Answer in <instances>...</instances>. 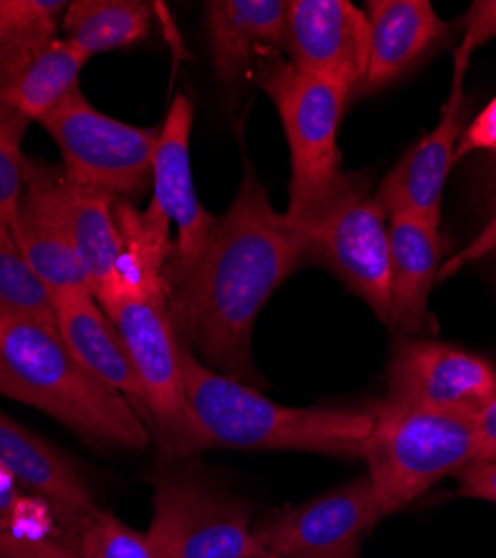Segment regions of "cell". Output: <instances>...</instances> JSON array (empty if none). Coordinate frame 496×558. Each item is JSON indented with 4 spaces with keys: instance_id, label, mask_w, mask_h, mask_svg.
Returning <instances> with one entry per match:
<instances>
[{
    "instance_id": "obj_1",
    "label": "cell",
    "mask_w": 496,
    "mask_h": 558,
    "mask_svg": "<svg viewBox=\"0 0 496 558\" xmlns=\"http://www.w3.org/2000/svg\"><path fill=\"white\" fill-rule=\"evenodd\" d=\"M306 262V242L251 166L231 208L215 217L199 255L166 268L172 327L191 353L217 374L259 383L251 357L255 319L264 304Z\"/></svg>"
},
{
    "instance_id": "obj_2",
    "label": "cell",
    "mask_w": 496,
    "mask_h": 558,
    "mask_svg": "<svg viewBox=\"0 0 496 558\" xmlns=\"http://www.w3.org/2000/svg\"><path fill=\"white\" fill-rule=\"evenodd\" d=\"M184 387L208 447L365 458L370 409L287 407L202 364L182 342Z\"/></svg>"
},
{
    "instance_id": "obj_3",
    "label": "cell",
    "mask_w": 496,
    "mask_h": 558,
    "mask_svg": "<svg viewBox=\"0 0 496 558\" xmlns=\"http://www.w3.org/2000/svg\"><path fill=\"white\" fill-rule=\"evenodd\" d=\"M0 393L52 415L81 438L114 449L150 445L146 421L76 362L61 333L0 313Z\"/></svg>"
},
{
    "instance_id": "obj_4",
    "label": "cell",
    "mask_w": 496,
    "mask_h": 558,
    "mask_svg": "<svg viewBox=\"0 0 496 558\" xmlns=\"http://www.w3.org/2000/svg\"><path fill=\"white\" fill-rule=\"evenodd\" d=\"M365 460L380 514L414 502L443 478L459 474L476 456V423L470 415L378 402Z\"/></svg>"
},
{
    "instance_id": "obj_5",
    "label": "cell",
    "mask_w": 496,
    "mask_h": 558,
    "mask_svg": "<svg viewBox=\"0 0 496 558\" xmlns=\"http://www.w3.org/2000/svg\"><path fill=\"white\" fill-rule=\"evenodd\" d=\"M253 81L274 101L285 125L291 150L285 217L300 223L320 206L342 174L338 130L351 95L338 83L309 74L280 57L259 63Z\"/></svg>"
},
{
    "instance_id": "obj_6",
    "label": "cell",
    "mask_w": 496,
    "mask_h": 558,
    "mask_svg": "<svg viewBox=\"0 0 496 558\" xmlns=\"http://www.w3.org/2000/svg\"><path fill=\"white\" fill-rule=\"evenodd\" d=\"M293 226L304 235L306 262L331 270L389 324V226L367 177L342 172L320 206Z\"/></svg>"
},
{
    "instance_id": "obj_7",
    "label": "cell",
    "mask_w": 496,
    "mask_h": 558,
    "mask_svg": "<svg viewBox=\"0 0 496 558\" xmlns=\"http://www.w3.org/2000/svg\"><path fill=\"white\" fill-rule=\"evenodd\" d=\"M108 317L128 349L146 396V421L164 462H193L208 449L191 411L179 340L166 295L123 298Z\"/></svg>"
},
{
    "instance_id": "obj_8",
    "label": "cell",
    "mask_w": 496,
    "mask_h": 558,
    "mask_svg": "<svg viewBox=\"0 0 496 558\" xmlns=\"http://www.w3.org/2000/svg\"><path fill=\"white\" fill-rule=\"evenodd\" d=\"M148 536L166 558H266L251 507L191 462H164L153 478Z\"/></svg>"
},
{
    "instance_id": "obj_9",
    "label": "cell",
    "mask_w": 496,
    "mask_h": 558,
    "mask_svg": "<svg viewBox=\"0 0 496 558\" xmlns=\"http://www.w3.org/2000/svg\"><path fill=\"white\" fill-rule=\"evenodd\" d=\"M38 123L55 138L74 183L128 202L153 189L159 128H137L104 114L81 87Z\"/></svg>"
},
{
    "instance_id": "obj_10",
    "label": "cell",
    "mask_w": 496,
    "mask_h": 558,
    "mask_svg": "<svg viewBox=\"0 0 496 558\" xmlns=\"http://www.w3.org/2000/svg\"><path fill=\"white\" fill-rule=\"evenodd\" d=\"M383 519L367 476L253 525L266 558H358L363 538Z\"/></svg>"
},
{
    "instance_id": "obj_11",
    "label": "cell",
    "mask_w": 496,
    "mask_h": 558,
    "mask_svg": "<svg viewBox=\"0 0 496 558\" xmlns=\"http://www.w3.org/2000/svg\"><path fill=\"white\" fill-rule=\"evenodd\" d=\"M496 396V364L432 340H404L389 364L385 402L476 417Z\"/></svg>"
},
{
    "instance_id": "obj_12",
    "label": "cell",
    "mask_w": 496,
    "mask_h": 558,
    "mask_svg": "<svg viewBox=\"0 0 496 558\" xmlns=\"http://www.w3.org/2000/svg\"><path fill=\"white\" fill-rule=\"evenodd\" d=\"M25 189L36 193L55 213L85 270L89 291L106 311L114 298V266L121 248L114 219L117 197L74 183L63 166L29 157L25 163Z\"/></svg>"
},
{
    "instance_id": "obj_13",
    "label": "cell",
    "mask_w": 496,
    "mask_h": 558,
    "mask_svg": "<svg viewBox=\"0 0 496 558\" xmlns=\"http://www.w3.org/2000/svg\"><path fill=\"white\" fill-rule=\"evenodd\" d=\"M285 52L295 68L338 83L353 99L370 65L367 16L347 0H289Z\"/></svg>"
},
{
    "instance_id": "obj_14",
    "label": "cell",
    "mask_w": 496,
    "mask_h": 558,
    "mask_svg": "<svg viewBox=\"0 0 496 558\" xmlns=\"http://www.w3.org/2000/svg\"><path fill=\"white\" fill-rule=\"evenodd\" d=\"M193 104L177 95L159 128V144L153 166V199L177 228L174 251L168 268L189 266L204 248L215 217L202 206L191 168Z\"/></svg>"
},
{
    "instance_id": "obj_15",
    "label": "cell",
    "mask_w": 496,
    "mask_h": 558,
    "mask_svg": "<svg viewBox=\"0 0 496 558\" xmlns=\"http://www.w3.org/2000/svg\"><path fill=\"white\" fill-rule=\"evenodd\" d=\"M0 470L52 509L61 532L72 538L93 519L99 505L74 464L48 440L0 411Z\"/></svg>"
},
{
    "instance_id": "obj_16",
    "label": "cell",
    "mask_w": 496,
    "mask_h": 558,
    "mask_svg": "<svg viewBox=\"0 0 496 558\" xmlns=\"http://www.w3.org/2000/svg\"><path fill=\"white\" fill-rule=\"evenodd\" d=\"M463 134V85L449 87L438 125L378 183L376 199L389 215H412L440 226V204L457 142Z\"/></svg>"
},
{
    "instance_id": "obj_17",
    "label": "cell",
    "mask_w": 496,
    "mask_h": 558,
    "mask_svg": "<svg viewBox=\"0 0 496 558\" xmlns=\"http://www.w3.org/2000/svg\"><path fill=\"white\" fill-rule=\"evenodd\" d=\"M206 29L215 78L235 87L287 48L289 0H213Z\"/></svg>"
},
{
    "instance_id": "obj_18",
    "label": "cell",
    "mask_w": 496,
    "mask_h": 558,
    "mask_svg": "<svg viewBox=\"0 0 496 558\" xmlns=\"http://www.w3.org/2000/svg\"><path fill=\"white\" fill-rule=\"evenodd\" d=\"M370 65L360 95H372L408 74L447 40V25L427 0H372Z\"/></svg>"
},
{
    "instance_id": "obj_19",
    "label": "cell",
    "mask_w": 496,
    "mask_h": 558,
    "mask_svg": "<svg viewBox=\"0 0 496 558\" xmlns=\"http://www.w3.org/2000/svg\"><path fill=\"white\" fill-rule=\"evenodd\" d=\"M57 327L61 340L76 362L101 385L123 396L134 409H142L146 421V396L134 374L128 349L114 322L89 291L55 298Z\"/></svg>"
},
{
    "instance_id": "obj_20",
    "label": "cell",
    "mask_w": 496,
    "mask_h": 558,
    "mask_svg": "<svg viewBox=\"0 0 496 558\" xmlns=\"http://www.w3.org/2000/svg\"><path fill=\"white\" fill-rule=\"evenodd\" d=\"M443 244L436 226L412 217L389 215V327L416 333L427 322V304Z\"/></svg>"
},
{
    "instance_id": "obj_21",
    "label": "cell",
    "mask_w": 496,
    "mask_h": 558,
    "mask_svg": "<svg viewBox=\"0 0 496 558\" xmlns=\"http://www.w3.org/2000/svg\"><path fill=\"white\" fill-rule=\"evenodd\" d=\"M114 219L121 248L114 266V298L106 315L123 298L166 295V268L174 251L170 221L155 202L137 208L128 199H114Z\"/></svg>"
},
{
    "instance_id": "obj_22",
    "label": "cell",
    "mask_w": 496,
    "mask_h": 558,
    "mask_svg": "<svg viewBox=\"0 0 496 558\" xmlns=\"http://www.w3.org/2000/svg\"><path fill=\"white\" fill-rule=\"evenodd\" d=\"M10 232L21 255L27 259V264L43 279L45 287L52 291L55 298L89 291L85 270L65 235V230L61 228L48 204L36 193L23 189L19 210L10 221Z\"/></svg>"
},
{
    "instance_id": "obj_23",
    "label": "cell",
    "mask_w": 496,
    "mask_h": 558,
    "mask_svg": "<svg viewBox=\"0 0 496 558\" xmlns=\"http://www.w3.org/2000/svg\"><path fill=\"white\" fill-rule=\"evenodd\" d=\"M153 8L142 0H72L61 21L63 38L87 59L132 48L148 36Z\"/></svg>"
},
{
    "instance_id": "obj_24",
    "label": "cell",
    "mask_w": 496,
    "mask_h": 558,
    "mask_svg": "<svg viewBox=\"0 0 496 558\" xmlns=\"http://www.w3.org/2000/svg\"><path fill=\"white\" fill-rule=\"evenodd\" d=\"M87 61L70 40L57 38L10 83L0 101L38 123L78 87V76Z\"/></svg>"
},
{
    "instance_id": "obj_25",
    "label": "cell",
    "mask_w": 496,
    "mask_h": 558,
    "mask_svg": "<svg viewBox=\"0 0 496 558\" xmlns=\"http://www.w3.org/2000/svg\"><path fill=\"white\" fill-rule=\"evenodd\" d=\"M68 5L65 0H3L5 29L0 36V95L59 38Z\"/></svg>"
},
{
    "instance_id": "obj_26",
    "label": "cell",
    "mask_w": 496,
    "mask_h": 558,
    "mask_svg": "<svg viewBox=\"0 0 496 558\" xmlns=\"http://www.w3.org/2000/svg\"><path fill=\"white\" fill-rule=\"evenodd\" d=\"M0 313L59 331L55 295L21 255L10 226L0 228Z\"/></svg>"
},
{
    "instance_id": "obj_27",
    "label": "cell",
    "mask_w": 496,
    "mask_h": 558,
    "mask_svg": "<svg viewBox=\"0 0 496 558\" xmlns=\"http://www.w3.org/2000/svg\"><path fill=\"white\" fill-rule=\"evenodd\" d=\"M74 543L81 558H166L148 532L125 525L104 509L78 530Z\"/></svg>"
},
{
    "instance_id": "obj_28",
    "label": "cell",
    "mask_w": 496,
    "mask_h": 558,
    "mask_svg": "<svg viewBox=\"0 0 496 558\" xmlns=\"http://www.w3.org/2000/svg\"><path fill=\"white\" fill-rule=\"evenodd\" d=\"M29 123L21 112L0 101V228L10 226L23 197L27 163L23 138Z\"/></svg>"
},
{
    "instance_id": "obj_29",
    "label": "cell",
    "mask_w": 496,
    "mask_h": 558,
    "mask_svg": "<svg viewBox=\"0 0 496 558\" xmlns=\"http://www.w3.org/2000/svg\"><path fill=\"white\" fill-rule=\"evenodd\" d=\"M463 38L455 50L452 85H463L468 65L479 48L496 36V0H476L463 19Z\"/></svg>"
},
{
    "instance_id": "obj_30",
    "label": "cell",
    "mask_w": 496,
    "mask_h": 558,
    "mask_svg": "<svg viewBox=\"0 0 496 558\" xmlns=\"http://www.w3.org/2000/svg\"><path fill=\"white\" fill-rule=\"evenodd\" d=\"M0 558H81V554L57 534L23 536L8 532L0 534Z\"/></svg>"
},
{
    "instance_id": "obj_31",
    "label": "cell",
    "mask_w": 496,
    "mask_h": 558,
    "mask_svg": "<svg viewBox=\"0 0 496 558\" xmlns=\"http://www.w3.org/2000/svg\"><path fill=\"white\" fill-rule=\"evenodd\" d=\"M459 494L496 505V456L474 458L459 472Z\"/></svg>"
},
{
    "instance_id": "obj_32",
    "label": "cell",
    "mask_w": 496,
    "mask_h": 558,
    "mask_svg": "<svg viewBox=\"0 0 496 558\" xmlns=\"http://www.w3.org/2000/svg\"><path fill=\"white\" fill-rule=\"evenodd\" d=\"M474 150H487L496 155V97L481 110V114L461 134L455 161L463 159Z\"/></svg>"
},
{
    "instance_id": "obj_33",
    "label": "cell",
    "mask_w": 496,
    "mask_h": 558,
    "mask_svg": "<svg viewBox=\"0 0 496 558\" xmlns=\"http://www.w3.org/2000/svg\"><path fill=\"white\" fill-rule=\"evenodd\" d=\"M27 498L29 494H25L5 470H0V534L16 530Z\"/></svg>"
},
{
    "instance_id": "obj_34",
    "label": "cell",
    "mask_w": 496,
    "mask_h": 558,
    "mask_svg": "<svg viewBox=\"0 0 496 558\" xmlns=\"http://www.w3.org/2000/svg\"><path fill=\"white\" fill-rule=\"evenodd\" d=\"M474 423H476V456L474 458L496 456V396L474 417Z\"/></svg>"
},
{
    "instance_id": "obj_35",
    "label": "cell",
    "mask_w": 496,
    "mask_h": 558,
    "mask_svg": "<svg viewBox=\"0 0 496 558\" xmlns=\"http://www.w3.org/2000/svg\"><path fill=\"white\" fill-rule=\"evenodd\" d=\"M487 253H496V202H494V213H492V219L487 221V226H485V230L481 232V235L470 244V248L468 251H463L452 264H449V268L447 270H443V272H452L455 268H459V266H463L465 262H470V259H476V257H481V255H487Z\"/></svg>"
},
{
    "instance_id": "obj_36",
    "label": "cell",
    "mask_w": 496,
    "mask_h": 558,
    "mask_svg": "<svg viewBox=\"0 0 496 558\" xmlns=\"http://www.w3.org/2000/svg\"><path fill=\"white\" fill-rule=\"evenodd\" d=\"M5 29V10H3V0H0V36H3Z\"/></svg>"
}]
</instances>
